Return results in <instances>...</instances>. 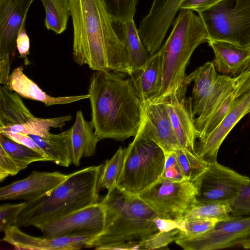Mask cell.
Returning a JSON list of instances; mask_svg holds the SVG:
<instances>
[{
	"mask_svg": "<svg viewBox=\"0 0 250 250\" xmlns=\"http://www.w3.org/2000/svg\"><path fill=\"white\" fill-rule=\"evenodd\" d=\"M250 90V66L238 76L230 93L221 101L207 120L198 139L211 133L224 118L235 107Z\"/></svg>",
	"mask_w": 250,
	"mask_h": 250,
	"instance_id": "cell-24",
	"label": "cell"
},
{
	"mask_svg": "<svg viewBox=\"0 0 250 250\" xmlns=\"http://www.w3.org/2000/svg\"><path fill=\"white\" fill-rule=\"evenodd\" d=\"M0 146L18 164L21 170L35 162L48 161V159L30 148L18 143L0 133Z\"/></svg>",
	"mask_w": 250,
	"mask_h": 250,
	"instance_id": "cell-31",
	"label": "cell"
},
{
	"mask_svg": "<svg viewBox=\"0 0 250 250\" xmlns=\"http://www.w3.org/2000/svg\"><path fill=\"white\" fill-rule=\"evenodd\" d=\"M45 152L49 161L68 167L71 163V128L58 134L50 133L48 138L28 135Z\"/></svg>",
	"mask_w": 250,
	"mask_h": 250,
	"instance_id": "cell-25",
	"label": "cell"
},
{
	"mask_svg": "<svg viewBox=\"0 0 250 250\" xmlns=\"http://www.w3.org/2000/svg\"><path fill=\"white\" fill-rule=\"evenodd\" d=\"M21 170L18 164L0 146V181L17 175Z\"/></svg>",
	"mask_w": 250,
	"mask_h": 250,
	"instance_id": "cell-42",
	"label": "cell"
},
{
	"mask_svg": "<svg viewBox=\"0 0 250 250\" xmlns=\"http://www.w3.org/2000/svg\"><path fill=\"white\" fill-rule=\"evenodd\" d=\"M165 160V151L156 143L135 136L125 148L116 185L129 194L138 195L161 177Z\"/></svg>",
	"mask_w": 250,
	"mask_h": 250,
	"instance_id": "cell-6",
	"label": "cell"
},
{
	"mask_svg": "<svg viewBox=\"0 0 250 250\" xmlns=\"http://www.w3.org/2000/svg\"><path fill=\"white\" fill-rule=\"evenodd\" d=\"M73 28V59L94 71L133 73L126 47L102 0H69Z\"/></svg>",
	"mask_w": 250,
	"mask_h": 250,
	"instance_id": "cell-1",
	"label": "cell"
},
{
	"mask_svg": "<svg viewBox=\"0 0 250 250\" xmlns=\"http://www.w3.org/2000/svg\"><path fill=\"white\" fill-rule=\"evenodd\" d=\"M34 0H0V67L10 68L18 34Z\"/></svg>",
	"mask_w": 250,
	"mask_h": 250,
	"instance_id": "cell-14",
	"label": "cell"
},
{
	"mask_svg": "<svg viewBox=\"0 0 250 250\" xmlns=\"http://www.w3.org/2000/svg\"><path fill=\"white\" fill-rule=\"evenodd\" d=\"M176 157L186 180H196L207 169L208 164L189 149L179 147L174 150Z\"/></svg>",
	"mask_w": 250,
	"mask_h": 250,
	"instance_id": "cell-32",
	"label": "cell"
},
{
	"mask_svg": "<svg viewBox=\"0 0 250 250\" xmlns=\"http://www.w3.org/2000/svg\"><path fill=\"white\" fill-rule=\"evenodd\" d=\"M185 83L165 100L167 104L170 118L175 136L180 147L196 153V140L199 133L194 124L191 97H186Z\"/></svg>",
	"mask_w": 250,
	"mask_h": 250,
	"instance_id": "cell-15",
	"label": "cell"
},
{
	"mask_svg": "<svg viewBox=\"0 0 250 250\" xmlns=\"http://www.w3.org/2000/svg\"><path fill=\"white\" fill-rule=\"evenodd\" d=\"M0 133L6 136L15 142L30 148L47 159L48 161H50L45 152L28 135L21 132H12L9 131H1L0 132Z\"/></svg>",
	"mask_w": 250,
	"mask_h": 250,
	"instance_id": "cell-43",
	"label": "cell"
},
{
	"mask_svg": "<svg viewBox=\"0 0 250 250\" xmlns=\"http://www.w3.org/2000/svg\"><path fill=\"white\" fill-rule=\"evenodd\" d=\"M231 212L229 204L215 203L196 204L181 219H215L220 221L229 219Z\"/></svg>",
	"mask_w": 250,
	"mask_h": 250,
	"instance_id": "cell-33",
	"label": "cell"
},
{
	"mask_svg": "<svg viewBox=\"0 0 250 250\" xmlns=\"http://www.w3.org/2000/svg\"><path fill=\"white\" fill-rule=\"evenodd\" d=\"M249 244V247H250V240L249 241V244Z\"/></svg>",
	"mask_w": 250,
	"mask_h": 250,
	"instance_id": "cell-46",
	"label": "cell"
},
{
	"mask_svg": "<svg viewBox=\"0 0 250 250\" xmlns=\"http://www.w3.org/2000/svg\"><path fill=\"white\" fill-rule=\"evenodd\" d=\"M127 75L97 70L91 76L88 93L91 122L101 140L123 141L138 131L144 105Z\"/></svg>",
	"mask_w": 250,
	"mask_h": 250,
	"instance_id": "cell-2",
	"label": "cell"
},
{
	"mask_svg": "<svg viewBox=\"0 0 250 250\" xmlns=\"http://www.w3.org/2000/svg\"><path fill=\"white\" fill-rule=\"evenodd\" d=\"M103 164L90 166L68 174L49 194L27 202L15 225L39 226L97 203L99 182Z\"/></svg>",
	"mask_w": 250,
	"mask_h": 250,
	"instance_id": "cell-3",
	"label": "cell"
},
{
	"mask_svg": "<svg viewBox=\"0 0 250 250\" xmlns=\"http://www.w3.org/2000/svg\"><path fill=\"white\" fill-rule=\"evenodd\" d=\"M180 11L169 36L160 48L163 53L162 85L153 102L165 100L182 84L192 53L200 44L209 41L199 16L190 10Z\"/></svg>",
	"mask_w": 250,
	"mask_h": 250,
	"instance_id": "cell-4",
	"label": "cell"
},
{
	"mask_svg": "<svg viewBox=\"0 0 250 250\" xmlns=\"http://www.w3.org/2000/svg\"><path fill=\"white\" fill-rule=\"evenodd\" d=\"M159 217L163 218L138 195H130L119 215L85 248L140 250L142 243L160 232L156 223Z\"/></svg>",
	"mask_w": 250,
	"mask_h": 250,
	"instance_id": "cell-5",
	"label": "cell"
},
{
	"mask_svg": "<svg viewBox=\"0 0 250 250\" xmlns=\"http://www.w3.org/2000/svg\"><path fill=\"white\" fill-rule=\"evenodd\" d=\"M143 105L152 103L162 85L163 53L161 49L151 56L145 66L129 76Z\"/></svg>",
	"mask_w": 250,
	"mask_h": 250,
	"instance_id": "cell-20",
	"label": "cell"
},
{
	"mask_svg": "<svg viewBox=\"0 0 250 250\" xmlns=\"http://www.w3.org/2000/svg\"><path fill=\"white\" fill-rule=\"evenodd\" d=\"M11 90L26 99L40 101L46 106L64 104L89 98V95L53 97L47 94L23 72V66L15 68L5 84Z\"/></svg>",
	"mask_w": 250,
	"mask_h": 250,
	"instance_id": "cell-21",
	"label": "cell"
},
{
	"mask_svg": "<svg viewBox=\"0 0 250 250\" xmlns=\"http://www.w3.org/2000/svg\"><path fill=\"white\" fill-rule=\"evenodd\" d=\"M247 114L250 115V90L211 133L198 139L195 146L196 154L208 164L217 162L218 153L224 140L236 124Z\"/></svg>",
	"mask_w": 250,
	"mask_h": 250,
	"instance_id": "cell-18",
	"label": "cell"
},
{
	"mask_svg": "<svg viewBox=\"0 0 250 250\" xmlns=\"http://www.w3.org/2000/svg\"><path fill=\"white\" fill-rule=\"evenodd\" d=\"M218 75L212 62H207L184 79L183 82L188 85L194 82L191 98L194 118L200 115L205 110Z\"/></svg>",
	"mask_w": 250,
	"mask_h": 250,
	"instance_id": "cell-22",
	"label": "cell"
},
{
	"mask_svg": "<svg viewBox=\"0 0 250 250\" xmlns=\"http://www.w3.org/2000/svg\"><path fill=\"white\" fill-rule=\"evenodd\" d=\"M2 241L16 250H75L86 248L96 236L75 235L56 237H38L26 234L14 225L4 232Z\"/></svg>",
	"mask_w": 250,
	"mask_h": 250,
	"instance_id": "cell-17",
	"label": "cell"
},
{
	"mask_svg": "<svg viewBox=\"0 0 250 250\" xmlns=\"http://www.w3.org/2000/svg\"><path fill=\"white\" fill-rule=\"evenodd\" d=\"M114 22L121 24L133 19L138 0H102Z\"/></svg>",
	"mask_w": 250,
	"mask_h": 250,
	"instance_id": "cell-36",
	"label": "cell"
},
{
	"mask_svg": "<svg viewBox=\"0 0 250 250\" xmlns=\"http://www.w3.org/2000/svg\"><path fill=\"white\" fill-rule=\"evenodd\" d=\"M121 40L127 51L133 69H141L150 55L142 43L133 19L121 24Z\"/></svg>",
	"mask_w": 250,
	"mask_h": 250,
	"instance_id": "cell-27",
	"label": "cell"
},
{
	"mask_svg": "<svg viewBox=\"0 0 250 250\" xmlns=\"http://www.w3.org/2000/svg\"><path fill=\"white\" fill-rule=\"evenodd\" d=\"M125 149L120 147L109 160L103 164L99 182V188L112 189L116 186L117 181L122 167Z\"/></svg>",
	"mask_w": 250,
	"mask_h": 250,
	"instance_id": "cell-34",
	"label": "cell"
},
{
	"mask_svg": "<svg viewBox=\"0 0 250 250\" xmlns=\"http://www.w3.org/2000/svg\"><path fill=\"white\" fill-rule=\"evenodd\" d=\"M71 128L72 163L79 166L82 159L95 155L97 145L101 139L95 133L91 122L85 120L81 111H77Z\"/></svg>",
	"mask_w": 250,
	"mask_h": 250,
	"instance_id": "cell-23",
	"label": "cell"
},
{
	"mask_svg": "<svg viewBox=\"0 0 250 250\" xmlns=\"http://www.w3.org/2000/svg\"><path fill=\"white\" fill-rule=\"evenodd\" d=\"M130 195V194L121 189L117 185L112 189L108 190L106 196L101 201L105 209V228L121 213Z\"/></svg>",
	"mask_w": 250,
	"mask_h": 250,
	"instance_id": "cell-35",
	"label": "cell"
},
{
	"mask_svg": "<svg viewBox=\"0 0 250 250\" xmlns=\"http://www.w3.org/2000/svg\"><path fill=\"white\" fill-rule=\"evenodd\" d=\"M34 117L16 92L0 87V128L25 123Z\"/></svg>",
	"mask_w": 250,
	"mask_h": 250,
	"instance_id": "cell-26",
	"label": "cell"
},
{
	"mask_svg": "<svg viewBox=\"0 0 250 250\" xmlns=\"http://www.w3.org/2000/svg\"><path fill=\"white\" fill-rule=\"evenodd\" d=\"M180 229L176 228L168 231H160L140 245V250L163 249L168 244L177 240Z\"/></svg>",
	"mask_w": 250,
	"mask_h": 250,
	"instance_id": "cell-39",
	"label": "cell"
},
{
	"mask_svg": "<svg viewBox=\"0 0 250 250\" xmlns=\"http://www.w3.org/2000/svg\"><path fill=\"white\" fill-rule=\"evenodd\" d=\"M231 217L250 215V178L243 182L239 192L230 204Z\"/></svg>",
	"mask_w": 250,
	"mask_h": 250,
	"instance_id": "cell-38",
	"label": "cell"
},
{
	"mask_svg": "<svg viewBox=\"0 0 250 250\" xmlns=\"http://www.w3.org/2000/svg\"><path fill=\"white\" fill-rule=\"evenodd\" d=\"M214 53L212 62L217 72L235 78L250 66V48L220 41L208 42Z\"/></svg>",
	"mask_w": 250,
	"mask_h": 250,
	"instance_id": "cell-19",
	"label": "cell"
},
{
	"mask_svg": "<svg viewBox=\"0 0 250 250\" xmlns=\"http://www.w3.org/2000/svg\"><path fill=\"white\" fill-rule=\"evenodd\" d=\"M175 220L176 228L180 229L178 239L193 237L208 232L219 221L215 219H180Z\"/></svg>",
	"mask_w": 250,
	"mask_h": 250,
	"instance_id": "cell-37",
	"label": "cell"
},
{
	"mask_svg": "<svg viewBox=\"0 0 250 250\" xmlns=\"http://www.w3.org/2000/svg\"><path fill=\"white\" fill-rule=\"evenodd\" d=\"M45 11V25L57 34L66 29L70 16L69 0H41Z\"/></svg>",
	"mask_w": 250,
	"mask_h": 250,
	"instance_id": "cell-30",
	"label": "cell"
},
{
	"mask_svg": "<svg viewBox=\"0 0 250 250\" xmlns=\"http://www.w3.org/2000/svg\"><path fill=\"white\" fill-rule=\"evenodd\" d=\"M183 0H153L148 13L141 21L138 33L150 56L161 47Z\"/></svg>",
	"mask_w": 250,
	"mask_h": 250,
	"instance_id": "cell-12",
	"label": "cell"
},
{
	"mask_svg": "<svg viewBox=\"0 0 250 250\" xmlns=\"http://www.w3.org/2000/svg\"><path fill=\"white\" fill-rule=\"evenodd\" d=\"M136 135L154 142L165 153L180 147L172 127L166 100L149 103L144 106L141 123Z\"/></svg>",
	"mask_w": 250,
	"mask_h": 250,
	"instance_id": "cell-13",
	"label": "cell"
},
{
	"mask_svg": "<svg viewBox=\"0 0 250 250\" xmlns=\"http://www.w3.org/2000/svg\"><path fill=\"white\" fill-rule=\"evenodd\" d=\"M68 175L59 171H33L26 178L0 188V200H35L49 194Z\"/></svg>",
	"mask_w": 250,
	"mask_h": 250,
	"instance_id": "cell-16",
	"label": "cell"
},
{
	"mask_svg": "<svg viewBox=\"0 0 250 250\" xmlns=\"http://www.w3.org/2000/svg\"><path fill=\"white\" fill-rule=\"evenodd\" d=\"M222 0H183L180 10H190L197 13L208 9Z\"/></svg>",
	"mask_w": 250,
	"mask_h": 250,
	"instance_id": "cell-45",
	"label": "cell"
},
{
	"mask_svg": "<svg viewBox=\"0 0 250 250\" xmlns=\"http://www.w3.org/2000/svg\"><path fill=\"white\" fill-rule=\"evenodd\" d=\"M27 202L19 204H4L0 206V231L15 224L19 214L25 208Z\"/></svg>",
	"mask_w": 250,
	"mask_h": 250,
	"instance_id": "cell-40",
	"label": "cell"
},
{
	"mask_svg": "<svg viewBox=\"0 0 250 250\" xmlns=\"http://www.w3.org/2000/svg\"><path fill=\"white\" fill-rule=\"evenodd\" d=\"M238 79V76L233 78L219 74L214 90L205 110L200 115L194 119L195 125L199 135L207 120L221 101L232 90Z\"/></svg>",
	"mask_w": 250,
	"mask_h": 250,
	"instance_id": "cell-29",
	"label": "cell"
},
{
	"mask_svg": "<svg viewBox=\"0 0 250 250\" xmlns=\"http://www.w3.org/2000/svg\"><path fill=\"white\" fill-rule=\"evenodd\" d=\"M193 182H174L161 177L138 196L165 219H180L196 204Z\"/></svg>",
	"mask_w": 250,
	"mask_h": 250,
	"instance_id": "cell-8",
	"label": "cell"
},
{
	"mask_svg": "<svg viewBox=\"0 0 250 250\" xmlns=\"http://www.w3.org/2000/svg\"><path fill=\"white\" fill-rule=\"evenodd\" d=\"M198 13L209 41L250 48V0H222Z\"/></svg>",
	"mask_w": 250,
	"mask_h": 250,
	"instance_id": "cell-7",
	"label": "cell"
},
{
	"mask_svg": "<svg viewBox=\"0 0 250 250\" xmlns=\"http://www.w3.org/2000/svg\"><path fill=\"white\" fill-rule=\"evenodd\" d=\"M72 118V116L70 115L52 118L34 117L21 125L0 128V132H21L27 135H37L44 138H48L51 128H61L65 125V122L71 121Z\"/></svg>",
	"mask_w": 250,
	"mask_h": 250,
	"instance_id": "cell-28",
	"label": "cell"
},
{
	"mask_svg": "<svg viewBox=\"0 0 250 250\" xmlns=\"http://www.w3.org/2000/svg\"><path fill=\"white\" fill-rule=\"evenodd\" d=\"M105 213L102 203L89 206L39 226L44 237L98 236L105 229Z\"/></svg>",
	"mask_w": 250,
	"mask_h": 250,
	"instance_id": "cell-11",
	"label": "cell"
},
{
	"mask_svg": "<svg viewBox=\"0 0 250 250\" xmlns=\"http://www.w3.org/2000/svg\"><path fill=\"white\" fill-rule=\"evenodd\" d=\"M247 177L217 162L208 164L204 172L193 182L197 191L196 204L230 205Z\"/></svg>",
	"mask_w": 250,
	"mask_h": 250,
	"instance_id": "cell-10",
	"label": "cell"
},
{
	"mask_svg": "<svg viewBox=\"0 0 250 250\" xmlns=\"http://www.w3.org/2000/svg\"><path fill=\"white\" fill-rule=\"evenodd\" d=\"M250 239V215L219 221L210 231L175 243L186 250H213L242 247Z\"/></svg>",
	"mask_w": 250,
	"mask_h": 250,
	"instance_id": "cell-9",
	"label": "cell"
},
{
	"mask_svg": "<svg viewBox=\"0 0 250 250\" xmlns=\"http://www.w3.org/2000/svg\"><path fill=\"white\" fill-rule=\"evenodd\" d=\"M16 46L20 58L24 59L25 65H28L29 62L27 56L29 54L30 40L26 32L25 22L22 24L18 34Z\"/></svg>",
	"mask_w": 250,
	"mask_h": 250,
	"instance_id": "cell-44",
	"label": "cell"
},
{
	"mask_svg": "<svg viewBox=\"0 0 250 250\" xmlns=\"http://www.w3.org/2000/svg\"><path fill=\"white\" fill-rule=\"evenodd\" d=\"M166 160L161 177L174 182L186 180L177 162L174 151L165 153Z\"/></svg>",
	"mask_w": 250,
	"mask_h": 250,
	"instance_id": "cell-41",
	"label": "cell"
}]
</instances>
